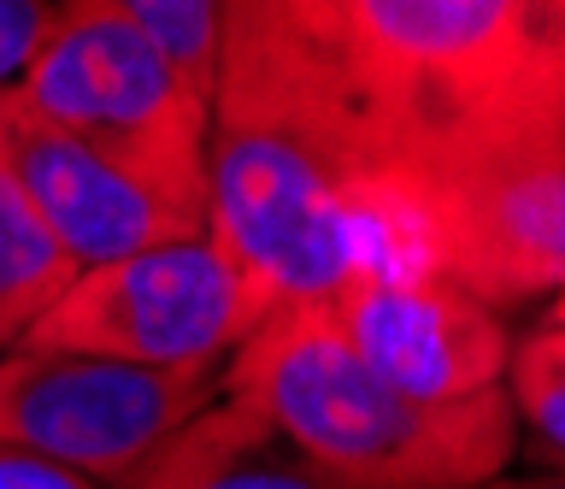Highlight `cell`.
Instances as JSON below:
<instances>
[{
	"label": "cell",
	"mask_w": 565,
	"mask_h": 489,
	"mask_svg": "<svg viewBox=\"0 0 565 489\" xmlns=\"http://www.w3.org/2000/svg\"><path fill=\"white\" fill-rule=\"evenodd\" d=\"M206 236L265 312L330 301L353 272H418L395 136L289 0H230L206 95Z\"/></svg>",
	"instance_id": "cell-1"
},
{
	"label": "cell",
	"mask_w": 565,
	"mask_h": 489,
	"mask_svg": "<svg viewBox=\"0 0 565 489\" xmlns=\"http://www.w3.org/2000/svg\"><path fill=\"white\" fill-rule=\"evenodd\" d=\"M418 272L494 312L565 295V36L395 153Z\"/></svg>",
	"instance_id": "cell-2"
},
{
	"label": "cell",
	"mask_w": 565,
	"mask_h": 489,
	"mask_svg": "<svg viewBox=\"0 0 565 489\" xmlns=\"http://www.w3.org/2000/svg\"><path fill=\"white\" fill-rule=\"evenodd\" d=\"M242 395L348 489H471L501 478L519 448L507 390L471 401H413L371 378L318 301L265 312L224 365Z\"/></svg>",
	"instance_id": "cell-3"
},
{
	"label": "cell",
	"mask_w": 565,
	"mask_h": 489,
	"mask_svg": "<svg viewBox=\"0 0 565 489\" xmlns=\"http://www.w3.org/2000/svg\"><path fill=\"white\" fill-rule=\"evenodd\" d=\"M395 153L448 125L565 36V0H289Z\"/></svg>",
	"instance_id": "cell-4"
},
{
	"label": "cell",
	"mask_w": 565,
	"mask_h": 489,
	"mask_svg": "<svg viewBox=\"0 0 565 489\" xmlns=\"http://www.w3.org/2000/svg\"><path fill=\"white\" fill-rule=\"evenodd\" d=\"M12 100L113 153L206 224V100L124 19L118 0H53L42 47Z\"/></svg>",
	"instance_id": "cell-5"
},
{
	"label": "cell",
	"mask_w": 565,
	"mask_h": 489,
	"mask_svg": "<svg viewBox=\"0 0 565 489\" xmlns=\"http://www.w3.org/2000/svg\"><path fill=\"white\" fill-rule=\"evenodd\" d=\"M265 301L206 231L88 266L18 348L95 354L141 372H224L254 337Z\"/></svg>",
	"instance_id": "cell-6"
},
{
	"label": "cell",
	"mask_w": 565,
	"mask_h": 489,
	"mask_svg": "<svg viewBox=\"0 0 565 489\" xmlns=\"http://www.w3.org/2000/svg\"><path fill=\"white\" fill-rule=\"evenodd\" d=\"M224 390V372H141V365L12 348L0 354V443L118 489Z\"/></svg>",
	"instance_id": "cell-7"
},
{
	"label": "cell",
	"mask_w": 565,
	"mask_h": 489,
	"mask_svg": "<svg viewBox=\"0 0 565 489\" xmlns=\"http://www.w3.org/2000/svg\"><path fill=\"white\" fill-rule=\"evenodd\" d=\"M324 319L353 360L413 401H471L501 390L512 325L441 272H353L330 295Z\"/></svg>",
	"instance_id": "cell-8"
},
{
	"label": "cell",
	"mask_w": 565,
	"mask_h": 489,
	"mask_svg": "<svg viewBox=\"0 0 565 489\" xmlns=\"http://www.w3.org/2000/svg\"><path fill=\"white\" fill-rule=\"evenodd\" d=\"M0 160H7L35 219L47 224V236L60 242L77 272L113 266V259H130L141 248L206 231L194 213L159 195L148 178H136L113 153L42 125L12 95L0 100Z\"/></svg>",
	"instance_id": "cell-9"
},
{
	"label": "cell",
	"mask_w": 565,
	"mask_h": 489,
	"mask_svg": "<svg viewBox=\"0 0 565 489\" xmlns=\"http://www.w3.org/2000/svg\"><path fill=\"white\" fill-rule=\"evenodd\" d=\"M118 489H348L300 454L254 401L224 395L166 436Z\"/></svg>",
	"instance_id": "cell-10"
},
{
	"label": "cell",
	"mask_w": 565,
	"mask_h": 489,
	"mask_svg": "<svg viewBox=\"0 0 565 489\" xmlns=\"http://www.w3.org/2000/svg\"><path fill=\"white\" fill-rule=\"evenodd\" d=\"M71 277L77 266L47 236V224L35 219V206L0 160V354H12L30 337L35 319L71 289Z\"/></svg>",
	"instance_id": "cell-11"
},
{
	"label": "cell",
	"mask_w": 565,
	"mask_h": 489,
	"mask_svg": "<svg viewBox=\"0 0 565 489\" xmlns=\"http://www.w3.org/2000/svg\"><path fill=\"white\" fill-rule=\"evenodd\" d=\"M501 390L519 430H530L547 454L565 460V319L542 312L530 330L512 337Z\"/></svg>",
	"instance_id": "cell-12"
},
{
	"label": "cell",
	"mask_w": 565,
	"mask_h": 489,
	"mask_svg": "<svg viewBox=\"0 0 565 489\" xmlns=\"http://www.w3.org/2000/svg\"><path fill=\"white\" fill-rule=\"evenodd\" d=\"M118 7L177 65V77L206 100L212 77H218V54H224L230 0H118Z\"/></svg>",
	"instance_id": "cell-13"
},
{
	"label": "cell",
	"mask_w": 565,
	"mask_h": 489,
	"mask_svg": "<svg viewBox=\"0 0 565 489\" xmlns=\"http://www.w3.org/2000/svg\"><path fill=\"white\" fill-rule=\"evenodd\" d=\"M47 19H53V0H0V100L24 83Z\"/></svg>",
	"instance_id": "cell-14"
},
{
	"label": "cell",
	"mask_w": 565,
	"mask_h": 489,
	"mask_svg": "<svg viewBox=\"0 0 565 489\" xmlns=\"http://www.w3.org/2000/svg\"><path fill=\"white\" fill-rule=\"evenodd\" d=\"M0 489H106V483H88V478H77V471L0 443Z\"/></svg>",
	"instance_id": "cell-15"
},
{
	"label": "cell",
	"mask_w": 565,
	"mask_h": 489,
	"mask_svg": "<svg viewBox=\"0 0 565 489\" xmlns=\"http://www.w3.org/2000/svg\"><path fill=\"white\" fill-rule=\"evenodd\" d=\"M471 489H565V471H524V478H512V471H501V478H483Z\"/></svg>",
	"instance_id": "cell-16"
},
{
	"label": "cell",
	"mask_w": 565,
	"mask_h": 489,
	"mask_svg": "<svg viewBox=\"0 0 565 489\" xmlns=\"http://www.w3.org/2000/svg\"><path fill=\"white\" fill-rule=\"evenodd\" d=\"M547 312H554V319H565V295H559V301H554V307H547Z\"/></svg>",
	"instance_id": "cell-17"
}]
</instances>
